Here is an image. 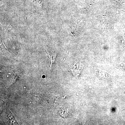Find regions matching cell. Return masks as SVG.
<instances>
[{
  "label": "cell",
  "instance_id": "cell-1",
  "mask_svg": "<svg viewBox=\"0 0 125 125\" xmlns=\"http://www.w3.org/2000/svg\"><path fill=\"white\" fill-rule=\"evenodd\" d=\"M46 52L47 53V55L48 57V58L51 61V64H52L55 61V58L56 56V54L55 53L54 51H51L48 49L46 50Z\"/></svg>",
  "mask_w": 125,
  "mask_h": 125
}]
</instances>
